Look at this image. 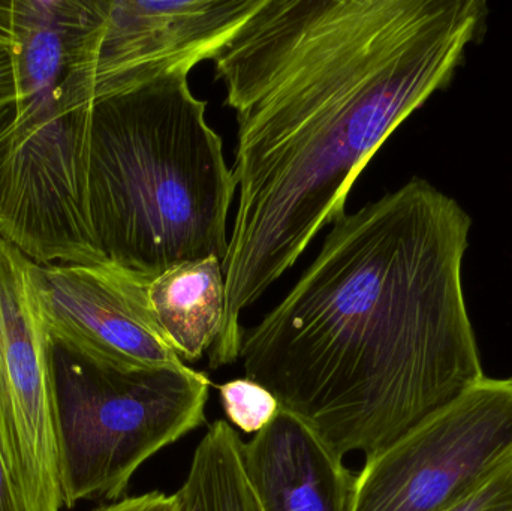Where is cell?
<instances>
[{
  "instance_id": "6da1fadb",
  "label": "cell",
  "mask_w": 512,
  "mask_h": 511,
  "mask_svg": "<svg viewBox=\"0 0 512 511\" xmlns=\"http://www.w3.org/2000/svg\"><path fill=\"white\" fill-rule=\"evenodd\" d=\"M487 15L483 0H261L216 53L239 200L210 368L239 362L243 312L345 216L361 171L453 80Z\"/></svg>"
},
{
  "instance_id": "7a4b0ae2",
  "label": "cell",
  "mask_w": 512,
  "mask_h": 511,
  "mask_svg": "<svg viewBox=\"0 0 512 511\" xmlns=\"http://www.w3.org/2000/svg\"><path fill=\"white\" fill-rule=\"evenodd\" d=\"M472 219L414 177L334 222L240 360L337 455L370 456L486 377L463 288Z\"/></svg>"
},
{
  "instance_id": "3957f363",
  "label": "cell",
  "mask_w": 512,
  "mask_h": 511,
  "mask_svg": "<svg viewBox=\"0 0 512 511\" xmlns=\"http://www.w3.org/2000/svg\"><path fill=\"white\" fill-rule=\"evenodd\" d=\"M177 68L89 105L87 218L105 260L156 278L185 261H224L237 192L207 102Z\"/></svg>"
},
{
  "instance_id": "277c9868",
  "label": "cell",
  "mask_w": 512,
  "mask_h": 511,
  "mask_svg": "<svg viewBox=\"0 0 512 511\" xmlns=\"http://www.w3.org/2000/svg\"><path fill=\"white\" fill-rule=\"evenodd\" d=\"M63 506L119 501L137 471L206 422L212 381L185 363L123 371L53 342Z\"/></svg>"
},
{
  "instance_id": "5b68a950",
  "label": "cell",
  "mask_w": 512,
  "mask_h": 511,
  "mask_svg": "<svg viewBox=\"0 0 512 511\" xmlns=\"http://www.w3.org/2000/svg\"><path fill=\"white\" fill-rule=\"evenodd\" d=\"M87 123L69 81L0 110V237L39 266L105 261L84 200Z\"/></svg>"
},
{
  "instance_id": "8992f818",
  "label": "cell",
  "mask_w": 512,
  "mask_h": 511,
  "mask_svg": "<svg viewBox=\"0 0 512 511\" xmlns=\"http://www.w3.org/2000/svg\"><path fill=\"white\" fill-rule=\"evenodd\" d=\"M512 449V378H481L355 474L352 511H444Z\"/></svg>"
},
{
  "instance_id": "52a82bcc",
  "label": "cell",
  "mask_w": 512,
  "mask_h": 511,
  "mask_svg": "<svg viewBox=\"0 0 512 511\" xmlns=\"http://www.w3.org/2000/svg\"><path fill=\"white\" fill-rule=\"evenodd\" d=\"M35 266L0 237V456L27 511H60L53 339Z\"/></svg>"
},
{
  "instance_id": "ba28073f",
  "label": "cell",
  "mask_w": 512,
  "mask_h": 511,
  "mask_svg": "<svg viewBox=\"0 0 512 511\" xmlns=\"http://www.w3.org/2000/svg\"><path fill=\"white\" fill-rule=\"evenodd\" d=\"M261 0H93L71 69L78 105L212 60Z\"/></svg>"
},
{
  "instance_id": "9c48e42d",
  "label": "cell",
  "mask_w": 512,
  "mask_h": 511,
  "mask_svg": "<svg viewBox=\"0 0 512 511\" xmlns=\"http://www.w3.org/2000/svg\"><path fill=\"white\" fill-rule=\"evenodd\" d=\"M33 281L54 344L123 371L185 363L156 326L149 276L105 260L36 264Z\"/></svg>"
},
{
  "instance_id": "30bf717a",
  "label": "cell",
  "mask_w": 512,
  "mask_h": 511,
  "mask_svg": "<svg viewBox=\"0 0 512 511\" xmlns=\"http://www.w3.org/2000/svg\"><path fill=\"white\" fill-rule=\"evenodd\" d=\"M242 453L262 511H352L355 476L345 458L289 411L243 441Z\"/></svg>"
},
{
  "instance_id": "8fae6325",
  "label": "cell",
  "mask_w": 512,
  "mask_h": 511,
  "mask_svg": "<svg viewBox=\"0 0 512 511\" xmlns=\"http://www.w3.org/2000/svg\"><path fill=\"white\" fill-rule=\"evenodd\" d=\"M149 305L162 338L183 362L212 350L224 329L227 284L219 257L185 261L149 284Z\"/></svg>"
},
{
  "instance_id": "7c38bea8",
  "label": "cell",
  "mask_w": 512,
  "mask_h": 511,
  "mask_svg": "<svg viewBox=\"0 0 512 511\" xmlns=\"http://www.w3.org/2000/svg\"><path fill=\"white\" fill-rule=\"evenodd\" d=\"M236 428L216 420L209 426L179 489L185 511H262L243 464Z\"/></svg>"
},
{
  "instance_id": "4fadbf2b",
  "label": "cell",
  "mask_w": 512,
  "mask_h": 511,
  "mask_svg": "<svg viewBox=\"0 0 512 511\" xmlns=\"http://www.w3.org/2000/svg\"><path fill=\"white\" fill-rule=\"evenodd\" d=\"M219 396L228 423L245 434H258L280 410L276 396L248 377L222 384Z\"/></svg>"
},
{
  "instance_id": "5bb4252c",
  "label": "cell",
  "mask_w": 512,
  "mask_h": 511,
  "mask_svg": "<svg viewBox=\"0 0 512 511\" xmlns=\"http://www.w3.org/2000/svg\"><path fill=\"white\" fill-rule=\"evenodd\" d=\"M444 511H512V449L471 491Z\"/></svg>"
},
{
  "instance_id": "9a60e30c",
  "label": "cell",
  "mask_w": 512,
  "mask_h": 511,
  "mask_svg": "<svg viewBox=\"0 0 512 511\" xmlns=\"http://www.w3.org/2000/svg\"><path fill=\"white\" fill-rule=\"evenodd\" d=\"M93 511H185V504L179 491L176 494L153 491L137 497L122 498Z\"/></svg>"
},
{
  "instance_id": "2e32d148",
  "label": "cell",
  "mask_w": 512,
  "mask_h": 511,
  "mask_svg": "<svg viewBox=\"0 0 512 511\" xmlns=\"http://www.w3.org/2000/svg\"><path fill=\"white\" fill-rule=\"evenodd\" d=\"M15 96L17 89L11 51L6 45H0V110L15 102Z\"/></svg>"
},
{
  "instance_id": "e0dca14e",
  "label": "cell",
  "mask_w": 512,
  "mask_h": 511,
  "mask_svg": "<svg viewBox=\"0 0 512 511\" xmlns=\"http://www.w3.org/2000/svg\"><path fill=\"white\" fill-rule=\"evenodd\" d=\"M0 511H27L21 498L18 497L11 477L6 471L5 462L0 456Z\"/></svg>"
},
{
  "instance_id": "ac0fdd59",
  "label": "cell",
  "mask_w": 512,
  "mask_h": 511,
  "mask_svg": "<svg viewBox=\"0 0 512 511\" xmlns=\"http://www.w3.org/2000/svg\"><path fill=\"white\" fill-rule=\"evenodd\" d=\"M14 44V30H12V3L11 0H5V2H0V45L12 47Z\"/></svg>"
}]
</instances>
